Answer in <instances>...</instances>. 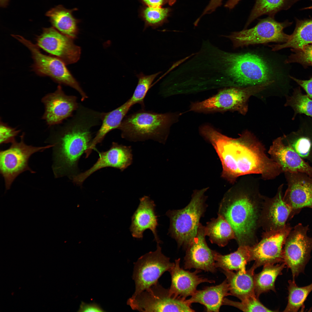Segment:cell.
Segmentation results:
<instances>
[{
	"instance_id": "6da1fadb",
	"label": "cell",
	"mask_w": 312,
	"mask_h": 312,
	"mask_svg": "<svg viewBox=\"0 0 312 312\" xmlns=\"http://www.w3.org/2000/svg\"><path fill=\"white\" fill-rule=\"evenodd\" d=\"M211 143L221 161L222 177L234 184L239 177L256 174L265 180L273 179L283 172L277 163L266 154L265 148L254 135L246 130L236 138L226 136L208 125L200 128Z\"/></svg>"
},
{
	"instance_id": "f1b7e54d",
	"label": "cell",
	"mask_w": 312,
	"mask_h": 312,
	"mask_svg": "<svg viewBox=\"0 0 312 312\" xmlns=\"http://www.w3.org/2000/svg\"><path fill=\"white\" fill-rule=\"evenodd\" d=\"M214 259L216 268L226 271H245L246 264L251 261L250 246H239L236 251L226 255L216 251Z\"/></svg>"
},
{
	"instance_id": "e575fe53",
	"label": "cell",
	"mask_w": 312,
	"mask_h": 312,
	"mask_svg": "<svg viewBox=\"0 0 312 312\" xmlns=\"http://www.w3.org/2000/svg\"><path fill=\"white\" fill-rule=\"evenodd\" d=\"M161 73V72H159L151 75H146L140 72L136 74L138 80V84L132 95L129 99L133 105L139 104L141 105L142 109H144V99L153 82Z\"/></svg>"
},
{
	"instance_id": "5b68a950",
	"label": "cell",
	"mask_w": 312,
	"mask_h": 312,
	"mask_svg": "<svg viewBox=\"0 0 312 312\" xmlns=\"http://www.w3.org/2000/svg\"><path fill=\"white\" fill-rule=\"evenodd\" d=\"M176 113H160L142 109L126 116L117 129L121 137L129 141L151 139L164 144L170 128L178 118Z\"/></svg>"
},
{
	"instance_id": "f546056e",
	"label": "cell",
	"mask_w": 312,
	"mask_h": 312,
	"mask_svg": "<svg viewBox=\"0 0 312 312\" xmlns=\"http://www.w3.org/2000/svg\"><path fill=\"white\" fill-rule=\"evenodd\" d=\"M206 236H208L211 242L219 246L224 247L229 241L235 239L234 232L228 222L221 216L212 218L205 226Z\"/></svg>"
},
{
	"instance_id": "ffe728a7",
	"label": "cell",
	"mask_w": 312,
	"mask_h": 312,
	"mask_svg": "<svg viewBox=\"0 0 312 312\" xmlns=\"http://www.w3.org/2000/svg\"><path fill=\"white\" fill-rule=\"evenodd\" d=\"M283 188L282 185L273 198L265 197L259 220L260 226L265 231L282 229L289 220L291 210L283 199Z\"/></svg>"
},
{
	"instance_id": "603a6c76",
	"label": "cell",
	"mask_w": 312,
	"mask_h": 312,
	"mask_svg": "<svg viewBox=\"0 0 312 312\" xmlns=\"http://www.w3.org/2000/svg\"><path fill=\"white\" fill-rule=\"evenodd\" d=\"M140 203L131 217V223L129 228L133 237L142 239L145 230L152 231L154 240L157 243H161L157 235V228L159 225L158 216L156 214L154 201L148 196H144L140 199Z\"/></svg>"
},
{
	"instance_id": "9c48e42d",
	"label": "cell",
	"mask_w": 312,
	"mask_h": 312,
	"mask_svg": "<svg viewBox=\"0 0 312 312\" xmlns=\"http://www.w3.org/2000/svg\"><path fill=\"white\" fill-rule=\"evenodd\" d=\"M12 36L30 51L34 61L32 68L36 74L40 76H48L57 83L73 88L80 94L82 101L87 98L63 61L54 56L43 54L36 44H34L21 36L12 35Z\"/></svg>"
},
{
	"instance_id": "74e56055",
	"label": "cell",
	"mask_w": 312,
	"mask_h": 312,
	"mask_svg": "<svg viewBox=\"0 0 312 312\" xmlns=\"http://www.w3.org/2000/svg\"><path fill=\"white\" fill-rule=\"evenodd\" d=\"M293 52L285 60V64L296 63L304 67L312 66V43L298 49H291Z\"/></svg>"
},
{
	"instance_id": "5bb4252c",
	"label": "cell",
	"mask_w": 312,
	"mask_h": 312,
	"mask_svg": "<svg viewBox=\"0 0 312 312\" xmlns=\"http://www.w3.org/2000/svg\"><path fill=\"white\" fill-rule=\"evenodd\" d=\"M292 229L288 223L281 229L265 231L261 240L250 246L251 260L254 261L256 268L267 264L283 262V247Z\"/></svg>"
},
{
	"instance_id": "f6af8a7d",
	"label": "cell",
	"mask_w": 312,
	"mask_h": 312,
	"mask_svg": "<svg viewBox=\"0 0 312 312\" xmlns=\"http://www.w3.org/2000/svg\"><path fill=\"white\" fill-rule=\"evenodd\" d=\"M223 0H211L209 3V5L213 9H216L222 4Z\"/></svg>"
},
{
	"instance_id": "8fae6325",
	"label": "cell",
	"mask_w": 312,
	"mask_h": 312,
	"mask_svg": "<svg viewBox=\"0 0 312 312\" xmlns=\"http://www.w3.org/2000/svg\"><path fill=\"white\" fill-rule=\"evenodd\" d=\"M24 135L23 133L20 136L19 142L15 140L8 148L0 151V171L4 179L6 190L10 189L15 179L21 173L27 170L32 173L35 172L28 165L29 159L33 154L53 146L50 144L40 147L27 145L24 141Z\"/></svg>"
},
{
	"instance_id": "277c9868",
	"label": "cell",
	"mask_w": 312,
	"mask_h": 312,
	"mask_svg": "<svg viewBox=\"0 0 312 312\" xmlns=\"http://www.w3.org/2000/svg\"><path fill=\"white\" fill-rule=\"evenodd\" d=\"M222 58L227 85L244 87L275 82V65L259 53L224 52Z\"/></svg>"
},
{
	"instance_id": "2e32d148",
	"label": "cell",
	"mask_w": 312,
	"mask_h": 312,
	"mask_svg": "<svg viewBox=\"0 0 312 312\" xmlns=\"http://www.w3.org/2000/svg\"><path fill=\"white\" fill-rule=\"evenodd\" d=\"M285 173L288 185L283 198L291 210L290 220L302 209H312V177L300 172Z\"/></svg>"
},
{
	"instance_id": "d4e9b609",
	"label": "cell",
	"mask_w": 312,
	"mask_h": 312,
	"mask_svg": "<svg viewBox=\"0 0 312 312\" xmlns=\"http://www.w3.org/2000/svg\"><path fill=\"white\" fill-rule=\"evenodd\" d=\"M231 295L226 280L216 286L197 290L187 301L191 304L198 303L204 305L207 312H219L225 297Z\"/></svg>"
},
{
	"instance_id": "8992f818",
	"label": "cell",
	"mask_w": 312,
	"mask_h": 312,
	"mask_svg": "<svg viewBox=\"0 0 312 312\" xmlns=\"http://www.w3.org/2000/svg\"><path fill=\"white\" fill-rule=\"evenodd\" d=\"M208 188L194 191L185 207L169 210L166 213L170 220L168 233L176 240L179 247L186 249L197 234L200 220L206 208L205 193Z\"/></svg>"
},
{
	"instance_id": "1f68e13d",
	"label": "cell",
	"mask_w": 312,
	"mask_h": 312,
	"mask_svg": "<svg viewBox=\"0 0 312 312\" xmlns=\"http://www.w3.org/2000/svg\"><path fill=\"white\" fill-rule=\"evenodd\" d=\"M300 0H256L244 29L255 19L263 15L274 17L275 14L282 10L290 8Z\"/></svg>"
},
{
	"instance_id": "7c38bea8",
	"label": "cell",
	"mask_w": 312,
	"mask_h": 312,
	"mask_svg": "<svg viewBox=\"0 0 312 312\" xmlns=\"http://www.w3.org/2000/svg\"><path fill=\"white\" fill-rule=\"evenodd\" d=\"M159 243L157 249L140 257L134 264L133 278L135 284V296L157 284L162 274L170 272L174 265L161 252Z\"/></svg>"
},
{
	"instance_id": "7bdbcfd3",
	"label": "cell",
	"mask_w": 312,
	"mask_h": 312,
	"mask_svg": "<svg viewBox=\"0 0 312 312\" xmlns=\"http://www.w3.org/2000/svg\"><path fill=\"white\" fill-rule=\"evenodd\" d=\"M142 0L148 7L153 8L161 7L164 4L166 3V0Z\"/></svg>"
},
{
	"instance_id": "b9f144b4",
	"label": "cell",
	"mask_w": 312,
	"mask_h": 312,
	"mask_svg": "<svg viewBox=\"0 0 312 312\" xmlns=\"http://www.w3.org/2000/svg\"><path fill=\"white\" fill-rule=\"evenodd\" d=\"M78 312H104L105 311L98 304L93 303L87 304L81 302Z\"/></svg>"
},
{
	"instance_id": "9a60e30c",
	"label": "cell",
	"mask_w": 312,
	"mask_h": 312,
	"mask_svg": "<svg viewBox=\"0 0 312 312\" xmlns=\"http://www.w3.org/2000/svg\"><path fill=\"white\" fill-rule=\"evenodd\" d=\"M73 39L51 27L43 29L37 37L36 44L68 64L76 62L80 56L81 48L74 44Z\"/></svg>"
},
{
	"instance_id": "d6986e66",
	"label": "cell",
	"mask_w": 312,
	"mask_h": 312,
	"mask_svg": "<svg viewBox=\"0 0 312 312\" xmlns=\"http://www.w3.org/2000/svg\"><path fill=\"white\" fill-rule=\"evenodd\" d=\"M42 102L45 107L42 118L50 126L61 123L78 107L76 97L66 94L60 85L54 92L43 97Z\"/></svg>"
},
{
	"instance_id": "60d3db41",
	"label": "cell",
	"mask_w": 312,
	"mask_h": 312,
	"mask_svg": "<svg viewBox=\"0 0 312 312\" xmlns=\"http://www.w3.org/2000/svg\"><path fill=\"white\" fill-rule=\"evenodd\" d=\"M290 77L303 88L307 95L312 99V77L307 80L300 79L291 76Z\"/></svg>"
},
{
	"instance_id": "83f0119b",
	"label": "cell",
	"mask_w": 312,
	"mask_h": 312,
	"mask_svg": "<svg viewBox=\"0 0 312 312\" xmlns=\"http://www.w3.org/2000/svg\"><path fill=\"white\" fill-rule=\"evenodd\" d=\"M293 32L288 41L282 44L270 45L273 51L290 48L298 49L312 43V18L299 20L296 18Z\"/></svg>"
},
{
	"instance_id": "8d00e7d4",
	"label": "cell",
	"mask_w": 312,
	"mask_h": 312,
	"mask_svg": "<svg viewBox=\"0 0 312 312\" xmlns=\"http://www.w3.org/2000/svg\"><path fill=\"white\" fill-rule=\"evenodd\" d=\"M223 305H229L236 307L245 312H274L263 305L256 296L250 297L238 302L224 298Z\"/></svg>"
},
{
	"instance_id": "f35d334b",
	"label": "cell",
	"mask_w": 312,
	"mask_h": 312,
	"mask_svg": "<svg viewBox=\"0 0 312 312\" xmlns=\"http://www.w3.org/2000/svg\"><path fill=\"white\" fill-rule=\"evenodd\" d=\"M20 131L8 126L2 122L1 119L0 124V143H12L15 140V137Z\"/></svg>"
},
{
	"instance_id": "484cf974",
	"label": "cell",
	"mask_w": 312,
	"mask_h": 312,
	"mask_svg": "<svg viewBox=\"0 0 312 312\" xmlns=\"http://www.w3.org/2000/svg\"><path fill=\"white\" fill-rule=\"evenodd\" d=\"M76 8L67 9L62 5H58L47 12L53 27L59 31L73 39L76 38L78 33L77 25L79 20L73 15Z\"/></svg>"
},
{
	"instance_id": "836d02e7",
	"label": "cell",
	"mask_w": 312,
	"mask_h": 312,
	"mask_svg": "<svg viewBox=\"0 0 312 312\" xmlns=\"http://www.w3.org/2000/svg\"><path fill=\"white\" fill-rule=\"evenodd\" d=\"M285 106L290 107L294 110L293 119L298 114L312 117V99L303 94L300 87L294 89L292 95L287 96Z\"/></svg>"
},
{
	"instance_id": "ab89813d",
	"label": "cell",
	"mask_w": 312,
	"mask_h": 312,
	"mask_svg": "<svg viewBox=\"0 0 312 312\" xmlns=\"http://www.w3.org/2000/svg\"><path fill=\"white\" fill-rule=\"evenodd\" d=\"M311 146L310 139L308 138L303 137L297 139L292 146L301 157H304L309 155Z\"/></svg>"
},
{
	"instance_id": "ba28073f",
	"label": "cell",
	"mask_w": 312,
	"mask_h": 312,
	"mask_svg": "<svg viewBox=\"0 0 312 312\" xmlns=\"http://www.w3.org/2000/svg\"><path fill=\"white\" fill-rule=\"evenodd\" d=\"M292 22L276 21L274 17L268 16L261 19L254 27L232 32L229 35L222 36L230 39L234 48L251 45L264 44L270 42L285 43L290 35L285 34L283 29Z\"/></svg>"
},
{
	"instance_id": "4316f807",
	"label": "cell",
	"mask_w": 312,
	"mask_h": 312,
	"mask_svg": "<svg viewBox=\"0 0 312 312\" xmlns=\"http://www.w3.org/2000/svg\"><path fill=\"white\" fill-rule=\"evenodd\" d=\"M133 106L128 99L118 107L106 114L102 125L85 153L88 158L98 143L102 141L106 135L111 131L117 129L130 108Z\"/></svg>"
},
{
	"instance_id": "44dd1931",
	"label": "cell",
	"mask_w": 312,
	"mask_h": 312,
	"mask_svg": "<svg viewBox=\"0 0 312 312\" xmlns=\"http://www.w3.org/2000/svg\"><path fill=\"white\" fill-rule=\"evenodd\" d=\"M268 153L271 158L280 165L283 172H300L312 177V167L289 144L284 143L283 138L278 137L273 141Z\"/></svg>"
},
{
	"instance_id": "4fadbf2b",
	"label": "cell",
	"mask_w": 312,
	"mask_h": 312,
	"mask_svg": "<svg viewBox=\"0 0 312 312\" xmlns=\"http://www.w3.org/2000/svg\"><path fill=\"white\" fill-rule=\"evenodd\" d=\"M309 225L301 223L291 231L283 248V261L290 269L293 280L304 270L312 250V237L308 236Z\"/></svg>"
},
{
	"instance_id": "c3c4849f",
	"label": "cell",
	"mask_w": 312,
	"mask_h": 312,
	"mask_svg": "<svg viewBox=\"0 0 312 312\" xmlns=\"http://www.w3.org/2000/svg\"><path fill=\"white\" fill-rule=\"evenodd\" d=\"M312 1V0H310ZM307 9H312V5L308 7H306V8H304L302 9V10H307Z\"/></svg>"
},
{
	"instance_id": "e0dca14e",
	"label": "cell",
	"mask_w": 312,
	"mask_h": 312,
	"mask_svg": "<svg viewBox=\"0 0 312 312\" xmlns=\"http://www.w3.org/2000/svg\"><path fill=\"white\" fill-rule=\"evenodd\" d=\"M99 157L97 161L89 169L79 173L72 179L73 182L79 186L82 185L84 181L96 171L104 168L111 167L123 171L132 164L133 155L130 146H126L113 142L107 151H98Z\"/></svg>"
},
{
	"instance_id": "3957f363",
	"label": "cell",
	"mask_w": 312,
	"mask_h": 312,
	"mask_svg": "<svg viewBox=\"0 0 312 312\" xmlns=\"http://www.w3.org/2000/svg\"><path fill=\"white\" fill-rule=\"evenodd\" d=\"M89 126L78 122L52 134L47 142L53 145L52 168L56 178L71 180L79 173L78 164L92 140Z\"/></svg>"
},
{
	"instance_id": "cb8c5ba5",
	"label": "cell",
	"mask_w": 312,
	"mask_h": 312,
	"mask_svg": "<svg viewBox=\"0 0 312 312\" xmlns=\"http://www.w3.org/2000/svg\"><path fill=\"white\" fill-rule=\"evenodd\" d=\"M256 268L253 264L250 269L245 271L235 272L222 270L226 277L231 295L241 300L256 296L254 282V271Z\"/></svg>"
},
{
	"instance_id": "7dc6e473",
	"label": "cell",
	"mask_w": 312,
	"mask_h": 312,
	"mask_svg": "<svg viewBox=\"0 0 312 312\" xmlns=\"http://www.w3.org/2000/svg\"><path fill=\"white\" fill-rule=\"evenodd\" d=\"M166 1L167 3L171 6L175 3L176 0H166Z\"/></svg>"
},
{
	"instance_id": "52a82bcc",
	"label": "cell",
	"mask_w": 312,
	"mask_h": 312,
	"mask_svg": "<svg viewBox=\"0 0 312 312\" xmlns=\"http://www.w3.org/2000/svg\"><path fill=\"white\" fill-rule=\"evenodd\" d=\"M270 85L268 83L244 87L225 88L208 99L192 103L190 110L198 112L237 111L245 115L248 110V101L250 97Z\"/></svg>"
},
{
	"instance_id": "30bf717a",
	"label": "cell",
	"mask_w": 312,
	"mask_h": 312,
	"mask_svg": "<svg viewBox=\"0 0 312 312\" xmlns=\"http://www.w3.org/2000/svg\"><path fill=\"white\" fill-rule=\"evenodd\" d=\"M133 310L142 312H194L186 299L170 295L169 289L158 283L139 294L129 298L127 302Z\"/></svg>"
},
{
	"instance_id": "4dcf8cb0",
	"label": "cell",
	"mask_w": 312,
	"mask_h": 312,
	"mask_svg": "<svg viewBox=\"0 0 312 312\" xmlns=\"http://www.w3.org/2000/svg\"><path fill=\"white\" fill-rule=\"evenodd\" d=\"M263 266L262 271L254 276L255 293L258 298L262 294L270 290L276 291V279L278 276L282 274L286 265L283 262L276 265L267 264Z\"/></svg>"
},
{
	"instance_id": "7402d4cb",
	"label": "cell",
	"mask_w": 312,
	"mask_h": 312,
	"mask_svg": "<svg viewBox=\"0 0 312 312\" xmlns=\"http://www.w3.org/2000/svg\"><path fill=\"white\" fill-rule=\"evenodd\" d=\"M180 260V258L175 260L174 265L170 272L171 283L169 291L171 296L186 299L195 293L197 286L200 283L215 282L213 280L199 275L201 270H196L192 272L181 268Z\"/></svg>"
},
{
	"instance_id": "7a4b0ae2",
	"label": "cell",
	"mask_w": 312,
	"mask_h": 312,
	"mask_svg": "<svg viewBox=\"0 0 312 312\" xmlns=\"http://www.w3.org/2000/svg\"><path fill=\"white\" fill-rule=\"evenodd\" d=\"M255 180H240L224 194L218 214L229 224L239 246L257 243V231L265 197L260 193Z\"/></svg>"
},
{
	"instance_id": "bcb514c9",
	"label": "cell",
	"mask_w": 312,
	"mask_h": 312,
	"mask_svg": "<svg viewBox=\"0 0 312 312\" xmlns=\"http://www.w3.org/2000/svg\"><path fill=\"white\" fill-rule=\"evenodd\" d=\"M9 0H0V5L1 7H5L8 5Z\"/></svg>"
},
{
	"instance_id": "ac0fdd59",
	"label": "cell",
	"mask_w": 312,
	"mask_h": 312,
	"mask_svg": "<svg viewBox=\"0 0 312 312\" xmlns=\"http://www.w3.org/2000/svg\"><path fill=\"white\" fill-rule=\"evenodd\" d=\"M205 227L200 223L196 235L186 248L184 267L185 269L195 268L215 273L216 251L211 250L206 243Z\"/></svg>"
},
{
	"instance_id": "d590c367",
	"label": "cell",
	"mask_w": 312,
	"mask_h": 312,
	"mask_svg": "<svg viewBox=\"0 0 312 312\" xmlns=\"http://www.w3.org/2000/svg\"><path fill=\"white\" fill-rule=\"evenodd\" d=\"M170 10L168 8H153L148 7L142 12L145 27L155 28L161 25L166 20Z\"/></svg>"
},
{
	"instance_id": "ee69618b",
	"label": "cell",
	"mask_w": 312,
	"mask_h": 312,
	"mask_svg": "<svg viewBox=\"0 0 312 312\" xmlns=\"http://www.w3.org/2000/svg\"><path fill=\"white\" fill-rule=\"evenodd\" d=\"M241 0H228L224 5V7L230 9L233 8Z\"/></svg>"
},
{
	"instance_id": "d6a6232c",
	"label": "cell",
	"mask_w": 312,
	"mask_h": 312,
	"mask_svg": "<svg viewBox=\"0 0 312 312\" xmlns=\"http://www.w3.org/2000/svg\"><path fill=\"white\" fill-rule=\"evenodd\" d=\"M287 304L283 311L297 312L302 306L304 302L312 291V283L303 287L298 286L294 280L289 281Z\"/></svg>"
}]
</instances>
